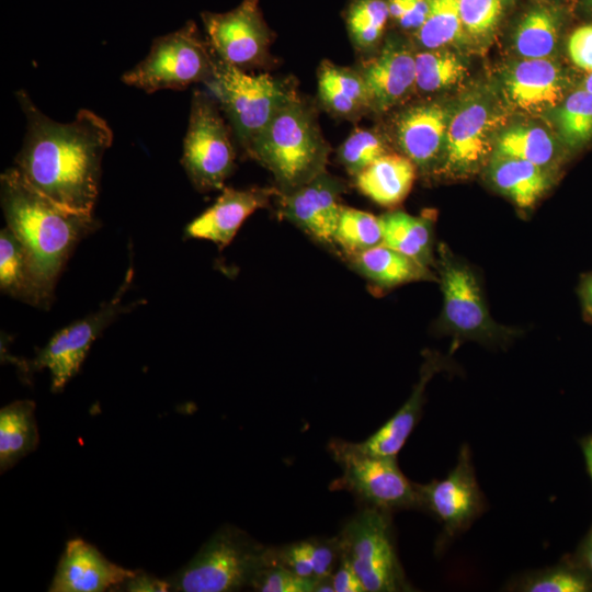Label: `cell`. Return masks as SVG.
I'll list each match as a JSON object with an SVG mask.
<instances>
[{
  "mask_svg": "<svg viewBox=\"0 0 592 592\" xmlns=\"http://www.w3.org/2000/svg\"><path fill=\"white\" fill-rule=\"evenodd\" d=\"M488 175L496 189L522 209L534 206L550 184L545 168L496 152L489 161Z\"/></svg>",
  "mask_w": 592,
  "mask_h": 592,
  "instance_id": "25",
  "label": "cell"
},
{
  "mask_svg": "<svg viewBox=\"0 0 592 592\" xmlns=\"http://www.w3.org/2000/svg\"><path fill=\"white\" fill-rule=\"evenodd\" d=\"M503 115L485 98H473L451 114L437 174L466 177L478 171L492 152V136Z\"/></svg>",
  "mask_w": 592,
  "mask_h": 592,
  "instance_id": "13",
  "label": "cell"
},
{
  "mask_svg": "<svg viewBox=\"0 0 592 592\" xmlns=\"http://www.w3.org/2000/svg\"><path fill=\"white\" fill-rule=\"evenodd\" d=\"M270 560L299 577L316 579L309 538L280 547H270Z\"/></svg>",
  "mask_w": 592,
  "mask_h": 592,
  "instance_id": "40",
  "label": "cell"
},
{
  "mask_svg": "<svg viewBox=\"0 0 592 592\" xmlns=\"http://www.w3.org/2000/svg\"><path fill=\"white\" fill-rule=\"evenodd\" d=\"M334 244L344 259L383 244L379 217L368 212L342 206L334 234Z\"/></svg>",
  "mask_w": 592,
  "mask_h": 592,
  "instance_id": "30",
  "label": "cell"
},
{
  "mask_svg": "<svg viewBox=\"0 0 592 592\" xmlns=\"http://www.w3.org/2000/svg\"><path fill=\"white\" fill-rule=\"evenodd\" d=\"M560 19L548 7L526 12L514 32V47L524 58H547L557 45Z\"/></svg>",
  "mask_w": 592,
  "mask_h": 592,
  "instance_id": "29",
  "label": "cell"
},
{
  "mask_svg": "<svg viewBox=\"0 0 592 592\" xmlns=\"http://www.w3.org/2000/svg\"><path fill=\"white\" fill-rule=\"evenodd\" d=\"M435 270L443 307L440 326L456 339L496 344L506 341L512 330L498 325L491 317L478 277L470 266L458 260L449 248H437Z\"/></svg>",
  "mask_w": 592,
  "mask_h": 592,
  "instance_id": "7",
  "label": "cell"
},
{
  "mask_svg": "<svg viewBox=\"0 0 592 592\" xmlns=\"http://www.w3.org/2000/svg\"><path fill=\"white\" fill-rule=\"evenodd\" d=\"M219 110L210 93L194 91L181 163L200 192L223 190L235 169V147Z\"/></svg>",
  "mask_w": 592,
  "mask_h": 592,
  "instance_id": "10",
  "label": "cell"
},
{
  "mask_svg": "<svg viewBox=\"0 0 592 592\" xmlns=\"http://www.w3.org/2000/svg\"><path fill=\"white\" fill-rule=\"evenodd\" d=\"M38 441L33 401H13L0 410V471L2 474L33 452Z\"/></svg>",
  "mask_w": 592,
  "mask_h": 592,
  "instance_id": "28",
  "label": "cell"
},
{
  "mask_svg": "<svg viewBox=\"0 0 592 592\" xmlns=\"http://www.w3.org/2000/svg\"><path fill=\"white\" fill-rule=\"evenodd\" d=\"M317 579L303 578L271 560L254 577L251 588L258 592H315Z\"/></svg>",
  "mask_w": 592,
  "mask_h": 592,
  "instance_id": "39",
  "label": "cell"
},
{
  "mask_svg": "<svg viewBox=\"0 0 592 592\" xmlns=\"http://www.w3.org/2000/svg\"><path fill=\"white\" fill-rule=\"evenodd\" d=\"M464 33L475 38L490 35L498 26L504 0H457Z\"/></svg>",
  "mask_w": 592,
  "mask_h": 592,
  "instance_id": "38",
  "label": "cell"
},
{
  "mask_svg": "<svg viewBox=\"0 0 592 592\" xmlns=\"http://www.w3.org/2000/svg\"><path fill=\"white\" fill-rule=\"evenodd\" d=\"M132 278L133 270L129 267L123 284L109 301L93 314L56 332L36 356L24 365V369L32 372L47 368L52 375V390H61L79 371L94 340L119 312L127 310L122 300Z\"/></svg>",
  "mask_w": 592,
  "mask_h": 592,
  "instance_id": "11",
  "label": "cell"
},
{
  "mask_svg": "<svg viewBox=\"0 0 592 592\" xmlns=\"http://www.w3.org/2000/svg\"><path fill=\"white\" fill-rule=\"evenodd\" d=\"M216 56L192 21L181 29L152 41L148 55L126 71L122 81L147 93L185 89L192 83L208 82Z\"/></svg>",
  "mask_w": 592,
  "mask_h": 592,
  "instance_id": "6",
  "label": "cell"
},
{
  "mask_svg": "<svg viewBox=\"0 0 592 592\" xmlns=\"http://www.w3.org/2000/svg\"><path fill=\"white\" fill-rule=\"evenodd\" d=\"M317 83L319 102L331 115L354 121L369 111L366 86L357 68L323 60Z\"/></svg>",
  "mask_w": 592,
  "mask_h": 592,
  "instance_id": "23",
  "label": "cell"
},
{
  "mask_svg": "<svg viewBox=\"0 0 592 592\" xmlns=\"http://www.w3.org/2000/svg\"><path fill=\"white\" fill-rule=\"evenodd\" d=\"M390 152L387 143L377 132L355 128L339 147L337 158L345 171L354 178Z\"/></svg>",
  "mask_w": 592,
  "mask_h": 592,
  "instance_id": "37",
  "label": "cell"
},
{
  "mask_svg": "<svg viewBox=\"0 0 592 592\" xmlns=\"http://www.w3.org/2000/svg\"><path fill=\"white\" fill-rule=\"evenodd\" d=\"M446 365V358L440 353L426 351L420 368L419 380L410 397L387 422L365 441L351 442L352 447L367 455L397 457L420 420L428 384Z\"/></svg>",
  "mask_w": 592,
  "mask_h": 592,
  "instance_id": "20",
  "label": "cell"
},
{
  "mask_svg": "<svg viewBox=\"0 0 592 592\" xmlns=\"http://www.w3.org/2000/svg\"><path fill=\"white\" fill-rule=\"evenodd\" d=\"M357 70L366 86L371 112L385 113L415 90V53L398 38L388 37Z\"/></svg>",
  "mask_w": 592,
  "mask_h": 592,
  "instance_id": "16",
  "label": "cell"
},
{
  "mask_svg": "<svg viewBox=\"0 0 592 592\" xmlns=\"http://www.w3.org/2000/svg\"><path fill=\"white\" fill-rule=\"evenodd\" d=\"M274 187L232 189L224 187L216 202L186 227L190 238L205 239L220 248L236 236L244 220L260 208L269 205L278 194Z\"/></svg>",
  "mask_w": 592,
  "mask_h": 592,
  "instance_id": "19",
  "label": "cell"
},
{
  "mask_svg": "<svg viewBox=\"0 0 592 592\" xmlns=\"http://www.w3.org/2000/svg\"><path fill=\"white\" fill-rule=\"evenodd\" d=\"M589 9L592 11V0H584Z\"/></svg>",
  "mask_w": 592,
  "mask_h": 592,
  "instance_id": "50",
  "label": "cell"
},
{
  "mask_svg": "<svg viewBox=\"0 0 592 592\" xmlns=\"http://www.w3.org/2000/svg\"><path fill=\"white\" fill-rule=\"evenodd\" d=\"M329 453L342 470L332 481L331 490H346L366 506L386 512L402 509H421L417 483L400 470L396 457L363 454L351 442L331 440Z\"/></svg>",
  "mask_w": 592,
  "mask_h": 592,
  "instance_id": "9",
  "label": "cell"
},
{
  "mask_svg": "<svg viewBox=\"0 0 592 592\" xmlns=\"http://www.w3.org/2000/svg\"><path fill=\"white\" fill-rule=\"evenodd\" d=\"M270 561V547L234 525H224L170 579V591L231 592L251 588Z\"/></svg>",
  "mask_w": 592,
  "mask_h": 592,
  "instance_id": "4",
  "label": "cell"
},
{
  "mask_svg": "<svg viewBox=\"0 0 592 592\" xmlns=\"http://www.w3.org/2000/svg\"><path fill=\"white\" fill-rule=\"evenodd\" d=\"M134 572L135 570L125 569L110 561L93 545L75 538L66 544L48 591H118Z\"/></svg>",
  "mask_w": 592,
  "mask_h": 592,
  "instance_id": "18",
  "label": "cell"
},
{
  "mask_svg": "<svg viewBox=\"0 0 592 592\" xmlns=\"http://www.w3.org/2000/svg\"><path fill=\"white\" fill-rule=\"evenodd\" d=\"M389 20L413 34L423 25L429 13V0H387Z\"/></svg>",
  "mask_w": 592,
  "mask_h": 592,
  "instance_id": "42",
  "label": "cell"
},
{
  "mask_svg": "<svg viewBox=\"0 0 592 592\" xmlns=\"http://www.w3.org/2000/svg\"><path fill=\"white\" fill-rule=\"evenodd\" d=\"M509 590L523 592H585L592 590V582L577 569L567 566H555L522 576L510 585Z\"/></svg>",
  "mask_w": 592,
  "mask_h": 592,
  "instance_id": "36",
  "label": "cell"
},
{
  "mask_svg": "<svg viewBox=\"0 0 592 592\" xmlns=\"http://www.w3.org/2000/svg\"><path fill=\"white\" fill-rule=\"evenodd\" d=\"M555 122L561 140L578 148L592 139V93L579 89L557 106Z\"/></svg>",
  "mask_w": 592,
  "mask_h": 592,
  "instance_id": "35",
  "label": "cell"
},
{
  "mask_svg": "<svg viewBox=\"0 0 592 592\" xmlns=\"http://www.w3.org/2000/svg\"><path fill=\"white\" fill-rule=\"evenodd\" d=\"M581 556L583 566L592 577V531L583 545Z\"/></svg>",
  "mask_w": 592,
  "mask_h": 592,
  "instance_id": "46",
  "label": "cell"
},
{
  "mask_svg": "<svg viewBox=\"0 0 592 592\" xmlns=\"http://www.w3.org/2000/svg\"><path fill=\"white\" fill-rule=\"evenodd\" d=\"M451 113L437 103L406 107L392 122L395 143L421 172L436 173L441 164Z\"/></svg>",
  "mask_w": 592,
  "mask_h": 592,
  "instance_id": "17",
  "label": "cell"
},
{
  "mask_svg": "<svg viewBox=\"0 0 592 592\" xmlns=\"http://www.w3.org/2000/svg\"><path fill=\"white\" fill-rule=\"evenodd\" d=\"M415 166L401 153H387L355 175V187L374 203L392 207L409 194Z\"/></svg>",
  "mask_w": 592,
  "mask_h": 592,
  "instance_id": "24",
  "label": "cell"
},
{
  "mask_svg": "<svg viewBox=\"0 0 592 592\" xmlns=\"http://www.w3.org/2000/svg\"><path fill=\"white\" fill-rule=\"evenodd\" d=\"M345 189L341 179L325 171L292 192L278 193V215L337 251L334 234L343 206L340 196Z\"/></svg>",
  "mask_w": 592,
  "mask_h": 592,
  "instance_id": "15",
  "label": "cell"
},
{
  "mask_svg": "<svg viewBox=\"0 0 592 592\" xmlns=\"http://www.w3.org/2000/svg\"><path fill=\"white\" fill-rule=\"evenodd\" d=\"M464 33L457 0H429V13L413 34L425 49L443 48Z\"/></svg>",
  "mask_w": 592,
  "mask_h": 592,
  "instance_id": "34",
  "label": "cell"
},
{
  "mask_svg": "<svg viewBox=\"0 0 592 592\" xmlns=\"http://www.w3.org/2000/svg\"><path fill=\"white\" fill-rule=\"evenodd\" d=\"M16 96L26 117V134L15 168L55 203L92 214L102 158L113 141L111 127L87 109L78 111L71 122L59 123L46 116L24 91Z\"/></svg>",
  "mask_w": 592,
  "mask_h": 592,
  "instance_id": "1",
  "label": "cell"
},
{
  "mask_svg": "<svg viewBox=\"0 0 592 592\" xmlns=\"http://www.w3.org/2000/svg\"><path fill=\"white\" fill-rule=\"evenodd\" d=\"M205 84L246 153L276 112L296 94L269 73L250 75L217 58L214 75Z\"/></svg>",
  "mask_w": 592,
  "mask_h": 592,
  "instance_id": "5",
  "label": "cell"
},
{
  "mask_svg": "<svg viewBox=\"0 0 592 592\" xmlns=\"http://www.w3.org/2000/svg\"><path fill=\"white\" fill-rule=\"evenodd\" d=\"M379 219L383 244L428 267H434L433 226L428 216H412L402 210H391L379 216Z\"/></svg>",
  "mask_w": 592,
  "mask_h": 592,
  "instance_id": "27",
  "label": "cell"
},
{
  "mask_svg": "<svg viewBox=\"0 0 592 592\" xmlns=\"http://www.w3.org/2000/svg\"><path fill=\"white\" fill-rule=\"evenodd\" d=\"M118 591L150 592V591H170L168 580L159 579L143 570H135L118 589Z\"/></svg>",
  "mask_w": 592,
  "mask_h": 592,
  "instance_id": "45",
  "label": "cell"
},
{
  "mask_svg": "<svg viewBox=\"0 0 592 592\" xmlns=\"http://www.w3.org/2000/svg\"><path fill=\"white\" fill-rule=\"evenodd\" d=\"M494 145L496 153L526 160L545 169L556 157L554 139L538 126L509 128L497 138Z\"/></svg>",
  "mask_w": 592,
  "mask_h": 592,
  "instance_id": "32",
  "label": "cell"
},
{
  "mask_svg": "<svg viewBox=\"0 0 592 592\" xmlns=\"http://www.w3.org/2000/svg\"><path fill=\"white\" fill-rule=\"evenodd\" d=\"M417 488L421 509L442 523L445 540L466 531L485 509L467 445L460 447L455 467L444 479L417 483Z\"/></svg>",
  "mask_w": 592,
  "mask_h": 592,
  "instance_id": "14",
  "label": "cell"
},
{
  "mask_svg": "<svg viewBox=\"0 0 592 592\" xmlns=\"http://www.w3.org/2000/svg\"><path fill=\"white\" fill-rule=\"evenodd\" d=\"M583 291L587 305L592 311V277L585 282Z\"/></svg>",
  "mask_w": 592,
  "mask_h": 592,
  "instance_id": "48",
  "label": "cell"
},
{
  "mask_svg": "<svg viewBox=\"0 0 592 592\" xmlns=\"http://www.w3.org/2000/svg\"><path fill=\"white\" fill-rule=\"evenodd\" d=\"M344 20L355 49L368 52L378 46L389 21L387 0H350Z\"/></svg>",
  "mask_w": 592,
  "mask_h": 592,
  "instance_id": "31",
  "label": "cell"
},
{
  "mask_svg": "<svg viewBox=\"0 0 592 592\" xmlns=\"http://www.w3.org/2000/svg\"><path fill=\"white\" fill-rule=\"evenodd\" d=\"M7 227L25 248L35 274L53 298L56 281L77 243L98 224L92 214L66 208L26 182L14 167L0 177Z\"/></svg>",
  "mask_w": 592,
  "mask_h": 592,
  "instance_id": "2",
  "label": "cell"
},
{
  "mask_svg": "<svg viewBox=\"0 0 592 592\" xmlns=\"http://www.w3.org/2000/svg\"><path fill=\"white\" fill-rule=\"evenodd\" d=\"M339 538L366 592L413 590L396 551L389 512L366 506L348 521Z\"/></svg>",
  "mask_w": 592,
  "mask_h": 592,
  "instance_id": "8",
  "label": "cell"
},
{
  "mask_svg": "<svg viewBox=\"0 0 592 592\" xmlns=\"http://www.w3.org/2000/svg\"><path fill=\"white\" fill-rule=\"evenodd\" d=\"M201 18L207 42L220 61L247 70L266 60L272 36L259 0H242L232 10L203 12Z\"/></svg>",
  "mask_w": 592,
  "mask_h": 592,
  "instance_id": "12",
  "label": "cell"
},
{
  "mask_svg": "<svg viewBox=\"0 0 592 592\" xmlns=\"http://www.w3.org/2000/svg\"><path fill=\"white\" fill-rule=\"evenodd\" d=\"M582 451H583L587 468L592 478V436L584 440L582 444Z\"/></svg>",
  "mask_w": 592,
  "mask_h": 592,
  "instance_id": "47",
  "label": "cell"
},
{
  "mask_svg": "<svg viewBox=\"0 0 592 592\" xmlns=\"http://www.w3.org/2000/svg\"><path fill=\"white\" fill-rule=\"evenodd\" d=\"M466 66L454 53L444 48L415 53V91L433 93L458 83Z\"/></svg>",
  "mask_w": 592,
  "mask_h": 592,
  "instance_id": "33",
  "label": "cell"
},
{
  "mask_svg": "<svg viewBox=\"0 0 592 592\" xmlns=\"http://www.w3.org/2000/svg\"><path fill=\"white\" fill-rule=\"evenodd\" d=\"M0 288L33 306L47 307L52 300L43 289L25 248L9 227L0 232Z\"/></svg>",
  "mask_w": 592,
  "mask_h": 592,
  "instance_id": "26",
  "label": "cell"
},
{
  "mask_svg": "<svg viewBox=\"0 0 592 592\" xmlns=\"http://www.w3.org/2000/svg\"><path fill=\"white\" fill-rule=\"evenodd\" d=\"M568 53L577 67L592 72V24L580 26L571 33Z\"/></svg>",
  "mask_w": 592,
  "mask_h": 592,
  "instance_id": "43",
  "label": "cell"
},
{
  "mask_svg": "<svg viewBox=\"0 0 592 592\" xmlns=\"http://www.w3.org/2000/svg\"><path fill=\"white\" fill-rule=\"evenodd\" d=\"M330 151L314 109L295 94L276 112L247 155L272 173L280 193H288L327 171Z\"/></svg>",
  "mask_w": 592,
  "mask_h": 592,
  "instance_id": "3",
  "label": "cell"
},
{
  "mask_svg": "<svg viewBox=\"0 0 592 592\" xmlns=\"http://www.w3.org/2000/svg\"><path fill=\"white\" fill-rule=\"evenodd\" d=\"M331 581L334 592H366L361 579L343 555L331 574Z\"/></svg>",
  "mask_w": 592,
  "mask_h": 592,
  "instance_id": "44",
  "label": "cell"
},
{
  "mask_svg": "<svg viewBox=\"0 0 592 592\" xmlns=\"http://www.w3.org/2000/svg\"><path fill=\"white\" fill-rule=\"evenodd\" d=\"M582 90L592 93V72H588V76L584 78L582 82Z\"/></svg>",
  "mask_w": 592,
  "mask_h": 592,
  "instance_id": "49",
  "label": "cell"
},
{
  "mask_svg": "<svg viewBox=\"0 0 592 592\" xmlns=\"http://www.w3.org/2000/svg\"><path fill=\"white\" fill-rule=\"evenodd\" d=\"M566 80L558 65L547 58H524L504 79L508 101L526 113L557 107L565 99Z\"/></svg>",
  "mask_w": 592,
  "mask_h": 592,
  "instance_id": "21",
  "label": "cell"
},
{
  "mask_svg": "<svg viewBox=\"0 0 592 592\" xmlns=\"http://www.w3.org/2000/svg\"><path fill=\"white\" fill-rule=\"evenodd\" d=\"M309 539L316 579L330 577L342 555L339 536L332 538L310 537Z\"/></svg>",
  "mask_w": 592,
  "mask_h": 592,
  "instance_id": "41",
  "label": "cell"
},
{
  "mask_svg": "<svg viewBox=\"0 0 592 592\" xmlns=\"http://www.w3.org/2000/svg\"><path fill=\"white\" fill-rule=\"evenodd\" d=\"M345 260L352 270L379 289L437 278L431 267L385 244L365 250Z\"/></svg>",
  "mask_w": 592,
  "mask_h": 592,
  "instance_id": "22",
  "label": "cell"
}]
</instances>
